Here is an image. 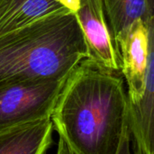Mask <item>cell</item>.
Instances as JSON below:
<instances>
[{"instance_id": "9c48e42d", "label": "cell", "mask_w": 154, "mask_h": 154, "mask_svg": "<svg viewBox=\"0 0 154 154\" xmlns=\"http://www.w3.org/2000/svg\"><path fill=\"white\" fill-rule=\"evenodd\" d=\"M103 5L115 48L135 21L153 22V0H103Z\"/></svg>"}, {"instance_id": "ba28073f", "label": "cell", "mask_w": 154, "mask_h": 154, "mask_svg": "<svg viewBox=\"0 0 154 154\" xmlns=\"http://www.w3.org/2000/svg\"><path fill=\"white\" fill-rule=\"evenodd\" d=\"M52 132L51 118L0 132V154H45Z\"/></svg>"}, {"instance_id": "5b68a950", "label": "cell", "mask_w": 154, "mask_h": 154, "mask_svg": "<svg viewBox=\"0 0 154 154\" xmlns=\"http://www.w3.org/2000/svg\"><path fill=\"white\" fill-rule=\"evenodd\" d=\"M75 15L84 35L87 58L102 69L121 73L120 59L110 35L103 0H79Z\"/></svg>"}, {"instance_id": "277c9868", "label": "cell", "mask_w": 154, "mask_h": 154, "mask_svg": "<svg viewBox=\"0 0 154 154\" xmlns=\"http://www.w3.org/2000/svg\"><path fill=\"white\" fill-rule=\"evenodd\" d=\"M153 47V22L135 21L116 43L121 73L127 84V101L136 102L143 95L148 58Z\"/></svg>"}, {"instance_id": "3957f363", "label": "cell", "mask_w": 154, "mask_h": 154, "mask_svg": "<svg viewBox=\"0 0 154 154\" xmlns=\"http://www.w3.org/2000/svg\"><path fill=\"white\" fill-rule=\"evenodd\" d=\"M67 78L0 88V132L50 118Z\"/></svg>"}, {"instance_id": "8992f818", "label": "cell", "mask_w": 154, "mask_h": 154, "mask_svg": "<svg viewBox=\"0 0 154 154\" xmlns=\"http://www.w3.org/2000/svg\"><path fill=\"white\" fill-rule=\"evenodd\" d=\"M153 47L148 58L144 92L136 102L127 101V125L134 154H153Z\"/></svg>"}, {"instance_id": "8fae6325", "label": "cell", "mask_w": 154, "mask_h": 154, "mask_svg": "<svg viewBox=\"0 0 154 154\" xmlns=\"http://www.w3.org/2000/svg\"><path fill=\"white\" fill-rule=\"evenodd\" d=\"M57 154H75L71 149L68 146V144L64 142L63 139L60 137L59 138V143H58V150Z\"/></svg>"}, {"instance_id": "30bf717a", "label": "cell", "mask_w": 154, "mask_h": 154, "mask_svg": "<svg viewBox=\"0 0 154 154\" xmlns=\"http://www.w3.org/2000/svg\"><path fill=\"white\" fill-rule=\"evenodd\" d=\"M131 144H132V143H131L130 132H129L128 125H127L125 132H124L122 142H121V144H120L117 154H134L132 152Z\"/></svg>"}, {"instance_id": "7a4b0ae2", "label": "cell", "mask_w": 154, "mask_h": 154, "mask_svg": "<svg viewBox=\"0 0 154 154\" xmlns=\"http://www.w3.org/2000/svg\"><path fill=\"white\" fill-rule=\"evenodd\" d=\"M85 58L75 13L45 16L0 36V88L62 80Z\"/></svg>"}, {"instance_id": "6da1fadb", "label": "cell", "mask_w": 154, "mask_h": 154, "mask_svg": "<svg viewBox=\"0 0 154 154\" xmlns=\"http://www.w3.org/2000/svg\"><path fill=\"white\" fill-rule=\"evenodd\" d=\"M50 118L75 154H117L127 126L122 73L83 59L68 76Z\"/></svg>"}, {"instance_id": "52a82bcc", "label": "cell", "mask_w": 154, "mask_h": 154, "mask_svg": "<svg viewBox=\"0 0 154 154\" xmlns=\"http://www.w3.org/2000/svg\"><path fill=\"white\" fill-rule=\"evenodd\" d=\"M79 0H0V36L45 16L75 13Z\"/></svg>"}]
</instances>
